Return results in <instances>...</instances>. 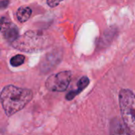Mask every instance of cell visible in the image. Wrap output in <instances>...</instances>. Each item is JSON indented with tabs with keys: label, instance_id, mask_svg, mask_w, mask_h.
I'll return each mask as SVG.
<instances>
[{
	"label": "cell",
	"instance_id": "5b68a950",
	"mask_svg": "<svg viewBox=\"0 0 135 135\" xmlns=\"http://www.w3.org/2000/svg\"><path fill=\"white\" fill-rule=\"evenodd\" d=\"M1 31L4 38L12 44L19 37L17 27L5 17H2L1 20Z\"/></svg>",
	"mask_w": 135,
	"mask_h": 135
},
{
	"label": "cell",
	"instance_id": "52a82bcc",
	"mask_svg": "<svg viewBox=\"0 0 135 135\" xmlns=\"http://www.w3.org/2000/svg\"><path fill=\"white\" fill-rule=\"evenodd\" d=\"M110 135H131L129 130L119 118H114L110 123Z\"/></svg>",
	"mask_w": 135,
	"mask_h": 135
},
{
	"label": "cell",
	"instance_id": "ba28073f",
	"mask_svg": "<svg viewBox=\"0 0 135 135\" xmlns=\"http://www.w3.org/2000/svg\"><path fill=\"white\" fill-rule=\"evenodd\" d=\"M89 79L88 78V77L84 76V77L81 78L80 80L78 81V88H77V89L69 92L66 96V100H73L77 95H78L80 93H81L89 85Z\"/></svg>",
	"mask_w": 135,
	"mask_h": 135
},
{
	"label": "cell",
	"instance_id": "7a4b0ae2",
	"mask_svg": "<svg viewBox=\"0 0 135 135\" xmlns=\"http://www.w3.org/2000/svg\"><path fill=\"white\" fill-rule=\"evenodd\" d=\"M122 120L129 131L135 134V93L127 89H123L119 94Z\"/></svg>",
	"mask_w": 135,
	"mask_h": 135
},
{
	"label": "cell",
	"instance_id": "6da1fadb",
	"mask_svg": "<svg viewBox=\"0 0 135 135\" xmlns=\"http://www.w3.org/2000/svg\"><path fill=\"white\" fill-rule=\"evenodd\" d=\"M32 97L33 93L30 89L19 88L13 85L5 86L0 95L2 107L8 117L22 110Z\"/></svg>",
	"mask_w": 135,
	"mask_h": 135
},
{
	"label": "cell",
	"instance_id": "8992f818",
	"mask_svg": "<svg viewBox=\"0 0 135 135\" xmlns=\"http://www.w3.org/2000/svg\"><path fill=\"white\" fill-rule=\"evenodd\" d=\"M61 60V56L58 52H51L47 54L42 63L40 65V70L44 73H47L48 71L51 70Z\"/></svg>",
	"mask_w": 135,
	"mask_h": 135
},
{
	"label": "cell",
	"instance_id": "9c48e42d",
	"mask_svg": "<svg viewBox=\"0 0 135 135\" xmlns=\"http://www.w3.org/2000/svg\"><path fill=\"white\" fill-rule=\"evenodd\" d=\"M31 14H32V9L28 6H21L17 11V20L21 23L27 21L29 19Z\"/></svg>",
	"mask_w": 135,
	"mask_h": 135
},
{
	"label": "cell",
	"instance_id": "7c38bea8",
	"mask_svg": "<svg viewBox=\"0 0 135 135\" xmlns=\"http://www.w3.org/2000/svg\"><path fill=\"white\" fill-rule=\"evenodd\" d=\"M9 3V1L8 0H2L1 1V6H2V9H4L7 6Z\"/></svg>",
	"mask_w": 135,
	"mask_h": 135
},
{
	"label": "cell",
	"instance_id": "277c9868",
	"mask_svg": "<svg viewBox=\"0 0 135 135\" xmlns=\"http://www.w3.org/2000/svg\"><path fill=\"white\" fill-rule=\"evenodd\" d=\"M70 71H61L48 77L45 82L46 88L52 92H63L65 91L71 81Z\"/></svg>",
	"mask_w": 135,
	"mask_h": 135
},
{
	"label": "cell",
	"instance_id": "3957f363",
	"mask_svg": "<svg viewBox=\"0 0 135 135\" xmlns=\"http://www.w3.org/2000/svg\"><path fill=\"white\" fill-rule=\"evenodd\" d=\"M45 43V39L40 34L33 32H28L19 36L18 39L13 43L14 47L24 51H32L42 47Z\"/></svg>",
	"mask_w": 135,
	"mask_h": 135
},
{
	"label": "cell",
	"instance_id": "8fae6325",
	"mask_svg": "<svg viewBox=\"0 0 135 135\" xmlns=\"http://www.w3.org/2000/svg\"><path fill=\"white\" fill-rule=\"evenodd\" d=\"M63 0H47V3L50 7H55L57 6Z\"/></svg>",
	"mask_w": 135,
	"mask_h": 135
},
{
	"label": "cell",
	"instance_id": "30bf717a",
	"mask_svg": "<svg viewBox=\"0 0 135 135\" xmlns=\"http://www.w3.org/2000/svg\"><path fill=\"white\" fill-rule=\"evenodd\" d=\"M25 61V57L22 55H17L11 58L10 59V65L12 66L17 67L22 65Z\"/></svg>",
	"mask_w": 135,
	"mask_h": 135
}]
</instances>
